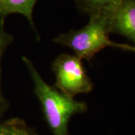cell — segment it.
<instances>
[{
  "mask_svg": "<svg viewBox=\"0 0 135 135\" xmlns=\"http://www.w3.org/2000/svg\"><path fill=\"white\" fill-rule=\"evenodd\" d=\"M110 35L105 15L99 14L89 16V22L81 29H71L60 34L53 41L72 50L75 56L88 62H91L97 53L107 47L134 52V46L114 42L110 38Z\"/></svg>",
  "mask_w": 135,
  "mask_h": 135,
  "instance_id": "7a4b0ae2",
  "label": "cell"
},
{
  "mask_svg": "<svg viewBox=\"0 0 135 135\" xmlns=\"http://www.w3.org/2000/svg\"><path fill=\"white\" fill-rule=\"evenodd\" d=\"M104 14L110 33L135 43V0H123Z\"/></svg>",
  "mask_w": 135,
  "mask_h": 135,
  "instance_id": "277c9868",
  "label": "cell"
},
{
  "mask_svg": "<svg viewBox=\"0 0 135 135\" xmlns=\"http://www.w3.org/2000/svg\"><path fill=\"white\" fill-rule=\"evenodd\" d=\"M22 61L32 80L34 93L38 99L44 120L51 133L53 135H69L70 120L74 116L88 110L87 103L67 96L54 86L48 84L32 60L26 56H23Z\"/></svg>",
  "mask_w": 135,
  "mask_h": 135,
  "instance_id": "6da1fadb",
  "label": "cell"
},
{
  "mask_svg": "<svg viewBox=\"0 0 135 135\" xmlns=\"http://www.w3.org/2000/svg\"><path fill=\"white\" fill-rule=\"evenodd\" d=\"M0 135H39L36 130L20 118L0 119Z\"/></svg>",
  "mask_w": 135,
  "mask_h": 135,
  "instance_id": "ba28073f",
  "label": "cell"
},
{
  "mask_svg": "<svg viewBox=\"0 0 135 135\" xmlns=\"http://www.w3.org/2000/svg\"><path fill=\"white\" fill-rule=\"evenodd\" d=\"M82 61L75 55L62 53L52 62V71L56 77L53 86L67 96L74 98L77 95L88 94L94 89V83Z\"/></svg>",
  "mask_w": 135,
  "mask_h": 135,
  "instance_id": "3957f363",
  "label": "cell"
},
{
  "mask_svg": "<svg viewBox=\"0 0 135 135\" xmlns=\"http://www.w3.org/2000/svg\"><path fill=\"white\" fill-rule=\"evenodd\" d=\"M5 19L0 18V119L9 109V102L5 98L2 89V58L6 50L14 41V37L5 28Z\"/></svg>",
  "mask_w": 135,
  "mask_h": 135,
  "instance_id": "8992f818",
  "label": "cell"
},
{
  "mask_svg": "<svg viewBox=\"0 0 135 135\" xmlns=\"http://www.w3.org/2000/svg\"><path fill=\"white\" fill-rule=\"evenodd\" d=\"M38 0H0V18H5L8 15L20 14L24 16L29 21L32 29L36 33L38 39L35 25L33 20L34 7Z\"/></svg>",
  "mask_w": 135,
  "mask_h": 135,
  "instance_id": "5b68a950",
  "label": "cell"
},
{
  "mask_svg": "<svg viewBox=\"0 0 135 135\" xmlns=\"http://www.w3.org/2000/svg\"><path fill=\"white\" fill-rule=\"evenodd\" d=\"M123 0H74L77 8L89 16L104 14Z\"/></svg>",
  "mask_w": 135,
  "mask_h": 135,
  "instance_id": "52a82bcc",
  "label": "cell"
}]
</instances>
